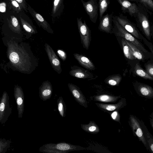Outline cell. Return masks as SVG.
<instances>
[{"label":"cell","instance_id":"cell-39","mask_svg":"<svg viewBox=\"0 0 153 153\" xmlns=\"http://www.w3.org/2000/svg\"><path fill=\"white\" fill-rule=\"evenodd\" d=\"M150 148H151V149L152 151V152H153V144H152L151 145Z\"/></svg>","mask_w":153,"mask_h":153},{"label":"cell","instance_id":"cell-16","mask_svg":"<svg viewBox=\"0 0 153 153\" xmlns=\"http://www.w3.org/2000/svg\"><path fill=\"white\" fill-rule=\"evenodd\" d=\"M138 16L142 28L146 37L149 40L151 39V30L148 20L146 17L143 14L138 12Z\"/></svg>","mask_w":153,"mask_h":153},{"label":"cell","instance_id":"cell-6","mask_svg":"<svg viewBox=\"0 0 153 153\" xmlns=\"http://www.w3.org/2000/svg\"><path fill=\"white\" fill-rule=\"evenodd\" d=\"M45 49L51 64L53 70L58 74L62 72L61 62L52 48L48 43L44 45Z\"/></svg>","mask_w":153,"mask_h":153},{"label":"cell","instance_id":"cell-31","mask_svg":"<svg viewBox=\"0 0 153 153\" xmlns=\"http://www.w3.org/2000/svg\"><path fill=\"white\" fill-rule=\"evenodd\" d=\"M95 99L97 101L102 102H112L114 101L117 97L107 95H102L96 97Z\"/></svg>","mask_w":153,"mask_h":153},{"label":"cell","instance_id":"cell-34","mask_svg":"<svg viewBox=\"0 0 153 153\" xmlns=\"http://www.w3.org/2000/svg\"><path fill=\"white\" fill-rule=\"evenodd\" d=\"M10 0L13 7L18 13L22 11V9L15 0Z\"/></svg>","mask_w":153,"mask_h":153},{"label":"cell","instance_id":"cell-37","mask_svg":"<svg viewBox=\"0 0 153 153\" xmlns=\"http://www.w3.org/2000/svg\"><path fill=\"white\" fill-rule=\"evenodd\" d=\"M144 5L149 8L153 9V2L152 0H140Z\"/></svg>","mask_w":153,"mask_h":153},{"label":"cell","instance_id":"cell-14","mask_svg":"<svg viewBox=\"0 0 153 153\" xmlns=\"http://www.w3.org/2000/svg\"><path fill=\"white\" fill-rule=\"evenodd\" d=\"M23 18L20 16V19L24 29L27 33L28 37H30L32 35L37 33V31L35 27L29 17L27 16Z\"/></svg>","mask_w":153,"mask_h":153},{"label":"cell","instance_id":"cell-12","mask_svg":"<svg viewBox=\"0 0 153 153\" xmlns=\"http://www.w3.org/2000/svg\"><path fill=\"white\" fill-rule=\"evenodd\" d=\"M69 74L71 76L79 79H89L93 77V74L87 70L76 65L71 67Z\"/></svg>","mask_w":153,"mask_h":153},{"label":"cell","instance_id":"cell-32","mask_svg":"<svg viewBox=\"0 0 153 153\" xmlns=\"http://www.w3.org/2000/svg\"><path fill=\"white\" fill-rule=\"evenodd\" d=\"M98 105L102 108L109 111H113L120 107V103L115 105H108L102 104H99Z\"/></svg>","mask_w":153,"mask_h":153},{"label":"cell","instance_id":"cell-15","mask_svg":"<svg viewBox=\"0 0 153 153\" xmlns=\"http://www.w3.org/2000/svg\"><path fill=\"white\" fill-rule=\"evenodd\" d=\"M75 58L82 67L90 70H94L95 66L92 62L86 56L78 53L73 54Z\"/></svg>","mask_w":153,"mask_h":153},{"label":"cell","instance_id":"cell-4","mask_svg":"<svg viewBox=\"0 0 153 153\" xmlns=\"http://www.w3.org/2000/svg\"><path fill=\"white\" fill-rule=\"evenodd\" d=\"M77 22L82 46L88 50L91 41V31L85 20L83 22L81 19L77 18Z\"/></svg>","mask_w":153,"mask_h":153},{"label":"cell","instance_id":"cell-22","mask_svg":"<svg viewBox=\"0 0 153 153\" xmlns=\"http://www.w3.org/2000/svg\"><path fill=\"white\" fill-rule=\"evenodd\" d=\"M125 40L126 42L130 47L133 55L134 57L136 59H137L139 60H143L144 59V56L143 53V52L132 43L127 41L125 39Z\"/></svg>","mask_w":153,"mask_h":153},{"label":"cell","instance_id":"cell-27","mask_svg":"<svg viewBox=\"0 0 153 153\" xmlns=\"http://www.w3.org/2000/svg\"><path fill=\"white\" fill-rule=\"evenodd\" d=\"M12 142L9 140H6L4 138H0V153H4L10 148Z\"/></svg>","mask_w":153,"mask_h":153},{"label":"cell","instance_id":"cell-2","mask_svg":"<svg viewBox=\"0 0 153 153\" xmlns=\"http://www.w3.org/2000/svg\"><path fill=\"white\" fill-rule=\"evenodd\" d=\"M85 149V148L79 146L62 142L44 144L39 148V150L40 152L45 153H67L71 151Z\"/></svg>","mask_w":153,"mask_h":153},{"label":"cell","instance_id":"cell-35","mask_svg":"<svg viewBox=\"0 0 153 153\" xmlns=\"http://www.w3.org/2000/svg\"><path fill=\"white\" fill-rule=\"evenodd\" d=\"M19 4L22 10L27 12V6L26 0H15Z\"/></svg>","mask_w":153,"mask_h":153},{"label":"cell","instance_id":"cell-3","mask_svg":"<svg viewBox=\"0 0 153 153\" xmlns=\"http://www.w3.org/2000/svg\"><path fill=\"white\" fill-rule=\"evenodd\" d=\"M9 97L4 91L0 97V123L4 125L12 113V107L9 102Z\"/></svg>","mask_w":153,"mask_h":153},{"label":"cell","instance_id":"cell-20","mask_svg":"<svg viewBox=\"0 0 153 153\" xmlns=\"http://www.w3.org/2000/svg\"><path fill=\"white\" fill-rule=\"evenodd\" d=\"M132 129L136 134L145 145L146 142L142 131L137 120L132 117H130Z\"/></svg>","mask_w":153,"mask_h":153},{"label":"cell","instance_id":"cell-25","mask_svg":"<svg viewBox=\"0 0 153 153\" xmlns=\"http://www.w3.org/2000/svg\"><path fill=\"white\" fill-rule=\"evenodd\" d=\"M122 79L119 74H115L109 76L105 79L106 82L110 85L115 86L118 85Z\"/></svg>","mask_w":153,"mask_h":153},{"label":"cell","instance_id":"cell-7","mask_svg":"<svg viewBox=\"0 0 153 153\" xmlns=\"http://www.w3.org/2000/svg\"><path fill=\"white\" fill-rule=\"evenodd\" d=\"M27 9L39 27H41L49 33H54L53 31L50 24L41 15L36 12L29 4H28Z\"/></svg>","mask_w":153,"mask_h":153},{"label":"cell","instance_id":"cell-13","mask_svg":"<svg viewBox=\"0 0 153 153\" xmlns=\"http://www.w3.org/2000/svg\"><path fill=\"white\" fill-rule=\"evenodd\" d=\"M116 20L127 31L135 37L139 38V33L133 24L127 20L120 17H117Z\"/></svg>","mask_w":153,"mask_h":153},{"label":"cell","instance_id":"cell-29","mask_svg":"<svg viewBox=\"0 0 153 153\" xmlns=\"http://www.w3.org/2000/svg\"><path fill=\"white\" fill-rule=\"evenodd\" d=\"M82 129L84 131L88 132H93L97 131V126L92 122H90L88 124H81Z\"/></svg>","mask_w":153,"mask_h":153},{"label":"cell","instance_id":"cell-18","mask_svg":"<svg viewBox=\"0 0 153 153\" xmlns=\"http://www.w3.org/2000/svg\"><path fill=\"white\" fill-rule=\"evenodd\" d=\"M122 6V9L127 10L129 13L132 15L138 12L137 7L135 4L131 3L128 0H117Z\"/></svg>","mask_w":153,"mask_h":153},{"label":"cell","instance_id":"cell-36","mask_svg":"<svg viewBox=\"0 0 153 153\" xmlns=\"http://www.w3.org/2000/svg\"><path fill=\"white\" fill-rule=\"evenodd\" d=\"M57 52L58 55L62 60L65 61L66 59V54L64 51L61 49H58Z\"/></svg>","mask_w":153,"mask_h":153},{"label":"cell","instance_id":"cell-26","mask_svg":"<svg viewBox=\"0 0 153 153\" xmlns=\"http://www.w3.org/2000/svg\"><path fill=\"white\" fill-rule=\"evenodd\" d=\"M9 24L10 28L14 31L18 32L21 31L18 19L15 16H10Z\"/></svg>","mask_w":153,"mask_h":153},{"label":"cell","instance_id":"cell-19","mask_svg":"<svg viewBox=\"0 0 153 153\" xmlns=\"http://www.w3.org/2000/svg\"><path fill=\"white\" fill-rule=\"evenodd\" d=\"M64 0H54L51 16L53 18L59 16L62 12L64 7Z\"/></svg>","mask_w":153,"mask_h":153},{"label":"cell","instance_id":"cell-8","mask_svg":"<svg viewBox=\"0 0 153 153\" xmlns=\"http://www.w3.org/2000/svg\"><path fill=\"white\" fill-rule=\"evenodd\" d=\"M83 6L91 20L95 23L98 16V5L97 0H89L85 2L81 0Z\"/></svg>","mask_w":153,"mask_h":153},{"label":"cell","instance_id":"cell-21","mask_svg":"<svg viewBox=\"0 0 153 153\" xmlns=\"http://www.w3.org/2000/svg\"><path fill=\"white\" fill-rule=\"evenodd\" d=\"M134 72L136 75L142 78L151 80H153V77L149 75L140 66L139 63L136 64L134 67Z\"/></svg>","mask_w":153,"mask_h":153},{"label":"cell","instance_id":"cell-40","mask_svg":"<svg viewBox=\"0 0 153 153\" xmlns=\"http://www.w3.org/2000/svg\"></svg>","mask_w":153,"mask_h":153},{"label":"cell","instance_id":"cell-28","mask_svg":"<svg viewBox=\"0 0 153 153\" xmlns=\"http://www.w3.org/2000/svg\"><path fill=\"white\" fill-rule=\"evenodd\" d=\"M108 2V0H99V10L100 20L102 17L104 13L107 10Z\"/></svg>","mask_w":153,"mask_h":153},{"label":"cell","instance_id":"cell-5","mask_svg":"<svg viewBox=\"0 0 153 153\" xmlns=\"http://www.w3.org/2000/svg\"><path fill=\"white\" fill-rule=\"evenodd\" d=\"M113 22L117 29L116 33L117 36L122 37L125 40L132 43L142 52H148L142 44L132 34L126 30L116 20H114Z\"/></svg>","mask_w":153,"mask_h":153},{"label":"cell","instance_id":"cell-17","mask_svg":"<svg viewBox=\"0 0 153 153\" xmlns=\"http://www.w3.org/2000/svg\"><path fill=\"white\" fill-rule=\"evenodd\" d=\"M99 29L101 31L108 33H111V17L107 14L103 16L100 21Z\"/></svg>","mask_w":153,"mask_h":153},{"label":"cell","instance_id":"cell-10","mask_svg":"<svg viewBox=\"0 0 153 153\" xmlns=\"http://www.w3.org/2000/svg\"><path fill=\"white\" fill-rule=\"evenodd\" d=\"M68 86L75 100L80 105L87 108V101L79 88L76 85L71 83H68Z\"/></svg>","mask_w":153,"mask_h":153},{"label":"cell","instance_id":"cell-1","mask_svg":"<svg viewBox=\"0 0 153 153\" xmlns=\"http://www.w3.org/2000/svg\"><path fill=\"white\" fill-rule=\"evenodd\" d=\"M20 56L16 51H12L9 53V59L12 63L17 64L19 63L20 61L21 63H22L20 58L26 71L30 73L38 66L36 59L31 51L29 53L26 51L24 54H22L20 57Z\"/></svg>","mask_w":153,"mask_h":153},{"label":"cell","instance_id":"cell-9","mask_svg":"<svg viewBox=\"0 0 153 153\" xmlns=\"http://www.w3.org/2000/svg\"><path fill=\"white\" fill-rule=\"evenodd\" d=\"M14 97L17 105L18 117L22 118L24 111V95L22 88L16 85L14 88Z\"/></svg>","mask_w":153,"mask_h":153},{"label":"cell","instance_id":"cell-23","mask_svg":"<svg viewBox=\"0 0 153 153\" xmlns=\"http://www.w3.org/2000/svg\"><path fill=\"white\" fill-rule=\"evenodd\" d=\"M121 43L123 52L125 56L127 58L130 60L135 59L136 58L133 55L130 47L123 38L121 40Z\"/></svg>","mask_w":153,"mask_h":153},{"label":"cell","instance_id":"cell-11","mask_svg":"<svg viewBox=\"0 0 153 153\" xmlns=\"http://www.w3.org/2000/svg\"><path fill=\"white\" fill-rule=\"evenodd\" d=\"M52 92V86L50 82L48 80L44 81L39 88V97L43 101L50 99Z\"/></svg>","mask_w":153,"mask_h":153},{"label":"cell","instance_id":"cell-24","mask_svg":"<svg viewBox=\"0 0 153 153\" xmlns=\"http://www.w3.org/2000/svg\"><path fill=\"white\" fill-rule=\"evenodd\" d=\"M57 102L58 111L60 115L62 117H65L66 107L63 97H59L57 99Z\"/></svg>","mask_w":153,"mask_h":153},{"label":"cell","instance_id":"cell-33","mask_svg":"<svg viewBox=\"0 0 153 153\" xmlns=\"http://www.w3.org/2000/svg\"><path fill=\"white\" fill-rule=\"evenodd\" d=\"M145 71L150 76L153 77V64L152 63L148 64L145 66Z\"/></svg>","mask_w":153,"mask_h":153},{"label":"cell","instance_id":"cell-38","mask_svg":"<svg viewBox=\"0 0 153 153\" xmlns=\"http://www.w3.org/2000/svg\"><path fill=\"white\" fill-rule=\"evenodd\" d=\"M118 116V113L117 111L114 112L111 115V117L114 120H116Z\"/></svg>","mask_w":153,"mask_h":153},{"label":"cell","instance_id":"cell-30","mask_svg":"<svg viewBox=\"0 0 153 153\" xmlns=\"http://www.w3.org/2000/svg\"><path fill=\"white\" fill-rule=\"evenodd\" d=\"M141 94L144 96H148L152 93V88L149 85L145 84H141L139 87Z\"/></svg>","mask_w":153,"mask_h":153}]
</instances>
